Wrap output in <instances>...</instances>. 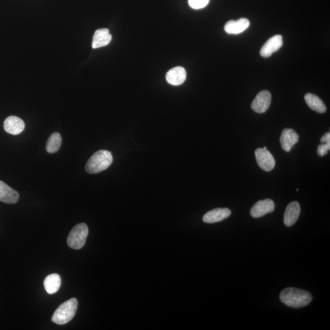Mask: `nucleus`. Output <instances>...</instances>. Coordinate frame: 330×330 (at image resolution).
<instances>
[{
    "label": "nucleus",
    "mask_w": 330,
    "mask_h": 330,
    "mask_svg": "<svg viewBox=\"0 0 330 330\" xmlns=\"http://www.w3.org/2000/svg\"><path fill=\"white\" fill-rule=\"evenodd\" d=\"M62 143L61 135L57 132L53 134L48 139L46 144V150L49 153L57 152L60 149Z\"/></svg>",
    "instance_id": "19"
},
{
    "label": "nucleus",
    "mask_w": 330,
    "mask_h": 330,
    "mask_svg": "<svg viewBox=\"0 0 330 330\" xmlns=\"http://www.w3.org/2000/svg\"><path fill=\"white\" fill-rule=\"evenodd\" d=\"M61 284L60 276L56 273L47 276L44 282L45 289L49 294H53L57 292L60 288Z\"/></svg>",
    "instance_id": "17"
},
{
    "label": "nucleus",
    "mask_w": 330,
    "mask_h": 330,
    "mask_svg": "<svg viewBox=\"0 0 330 330\" xmlns=\"http://www.w3.org/2000/svg\"><path fill=\"white\" fill-rule=\"evenodd\" d=\"M88 233V227L86 224H80L76 225L70 231L67 238V242L69 247L74 250L82 248L85 245Z\"/></svg>",
    "instance_id": "4"
},
{
    "label": "nucleus",
    "mask_w": 330,
    "mask_h": 330,
    "mask_svg": "<svg viewBox=\"0 0 330 330\" xmlns=\"http://www.w3.org/2000/svg\"><path fill=\"white\" fill-rule=\"evenodd\" d=\"M187 78V72L182 67H176L166 73V78L168 82L173 86H179L184 83Z\"/></svg>",
    "instance_id": "15"
},
{
    "label": "nucleus",
    "mask_w": 330,
    "mask_h": 330,
    "mask_svg": "<svg viewBox=\"0 0 330 330\" xmlns=\"http://www.w3.org/2000/svg\"><path fill=\"white\" fill-rule=\"evenodd\" d=\"M19 199L18 191L0 180V201L7 204H15Z\"/></svg>",
    "instance_id": "14"
},
{
    "label": "nucleus",
    "mask_w": 330,
    "mask_h": 330,
    "mask_svg": "<svg viewBox=\"0 0 330 330\" xmlns=\"http://www.w3.org/2000/svg\"><path fill=\"white\" fill-rule=\"evenodd\" d=\"M263 149H267V148H266V147H264V148Z\"/></svg>",
    "instance_id": "23"
},
{
    "label": "nucleus",
    "mask_w": 330,
    "mask_h": 330,
    "mask_svg": "<svg viewBox=\"0 0 330 330\" xmlns=\"http://www.w3.org/2000/svg\"><path fill=\"white\" fill-rule=\"evenodd\" d=\"M299 140L298 135L294 130L285 129L282 132L280 137V143L282 148L286 152L291 151L292 147L297 143Z\"/></svg>",
    "instance_id": "12"
},
{
    "label": "nucleus",
    "mask_w": 330,
    "mask_h": 330,
    "mask_svg": "<svg viewBox=\"0 0 330 330\" xmlns=\"http://www.w3.org/2000/svg\"><path fill=\"white\" fill-rule=\"evenodd\" d=\"M283 45V37L281 35L273 36L262 46L260 54L262 57L269 58L273 53L280 50Z\"/></svg>",
    "instance_id": "8"
},
{
    "label": "nucleus",
    "mask_w": 330,
    "mask_h": 330,
    "mask_svg": "<svg viewBox=\"0 0 330 330\" xmlns=\"http://www.w3.org/2000/svg\"><path fill=\"white\" fill-rule=\"evenodd\" d=\"M301 211L300 204L297 201L290 202L287 205L284 215V223L286 227H292L297 222Z\"/></svg>",
    "instance_id": "11"
},
{
    "label": "nucleus",
    "mask_w": 330,
    "mask_h": 330,
    "mask_svg": "<svg viewBox=\"0 0 330 330\" xmlns=\"http://www.w3.org/2000/svg\"><path fill=\"white\" fill-rule=\"evenodd\" d=\"M280 298L282 303L293 308L306 306L312 300L311 293L293 287H289L282 290Z\"/></svg>",
    "instance_id": "1"
},
{
    "label": "nucleus",
    "mask_w": 330,
    "mask_h": 330,
    "mask_svg": "<svg viewBox=\"0 0 330 330\" xmlns=\"http://www.w3.org/2000/svg\"><path fill=\"white\" fill-rule=\"evenodd\" d=\"M111 152L106 150L98 151L87 161L85 170L90 174H96L106 170L113 162Z\"/></svg>",
    "instance_id": "2"
},
{
    "label": "nucleus",
    "mask_w": 330,
    "mask_h": 330,
    "mask_svg": "<svg viewBox=\"0 0 330 330\" xmlns=\"http://www.w3.org/2000/svg\"><path fill=\"white\" fill-rule=\"evenodd\" d=\"M231 211L227 208H217L208 211L203 216V222L206 224H215L223 221L231 215Z\"/></svg>",
    "instance_id": "10"
},
{
    "label": "nucleus",
    "mask_w": 330,
    "mask_h": 330,
    "mask_svg": "<svg viewBox=\"0 0 330 330\" xmlns=\"http://www.w3.org/2000/svg\"><path fill=\"white\" fill-rule=\"evenodd\" d=\"M112 36L109 34V30L103 28L96 31L93 37L92 47L93 49H98L107 46L110 43Z\"/></svg>",
    "instance_id": "16"
},
{
    "label": "nucleus",
    "mask_w": 330,
    "mask_h": 330,
    "mask_svg": "<svg viewBox=\"0 0 330 330\" xmlns=\"http://www.w3.org/2000/svg\"><path fill=\"white\" fill-rule=\"evenodd\" d=\"M210 0H188L189 6L194 10H200L207 7Z\"/></svg>",
    "instance_id": "20"
},
{
    "label": "nucleus",
    "mask_w": 330,
    "mask_h": 330,
    "mask_svg": "<svg viewBox=\"0 0 330 330\" xmlns=\"http://www.w3.org/2000/svg\"><path fill=\"white\" fill-rule=\"evenodd\" d=\"M78 301L75 298L65 301L56 309L52 320L58 325H64L74 317L77 311Z\"/></svg>",
    "instance_id": "3"
},
{
    "label": "nucleus",
    "mask_w": 330,
    "mask_h": 330,
    "mask_svg": "<svg viewBox=\"0 0 330 330\" xmlns=\"http://www.w3.org/2000/svg\"><path fill=\"white\" fill-rule=\"evenodd\" d=\"M275 207V203L272 199L261 200L253 205L251 209L250 214L254 218H260L267 213L273 212Z\"/></svg>",
    "instance_id": "6"
},
{
    "label": "nucleus",
    "mask_w": 330,
    "mask_h": 330,
    "mask_svg": "<svg viewBox=\"0 0 330 330\" xmlns=\"http://www.w3.org/2000/svg\"><path fill=\"white\" fill-rule=\"evenodd\" d=\"M255 157L257 163L262 170L269 172L274 169L275 160L267 149H257L255 151Z\"/></svg>",
    "instance_id": "5"
},
{
    "label": "nucleus",
    "mask_w": 330,
    "mask_h": 330,
    "mask_svg": "<svg viewBox=\"0 0 330 330\" xmlns=\"http://www.w3.org/2000/svg\"><path fill=\"white\" fill-rule=\"evenodd\" d=\"M307 105L314 111L324 114L326 111V107L323 101L319 97L311 93H307L304 96Z\"/></svg>",
    "instance_id": "18"
},
{
    "label": "nucleus",
    "mask_w": 330,
    "mask_h": 330,
    "mask_svg": "<svg viewBox=\"0 0 330 330\" xmlns=\"http://www.w3.org/2000/svg\"><path fill=\"white\" fill-rule=\"evenodd\" d=\"M25 127L24 121L15 116L8 117L4 123L5 131L13 135L21 134L24 131Z\"/></svg>",
    "instance_id": "9"
},
{
    "label": "nucleus",
    "mask_w": 330,
    "mask_h": 330,
    "mask_svg": "<svg viewBox=\"0 0 330 330\" xmlns=\"http://www.w3.org/2000/svg\"><path fill=\"white\" fill-rule=\"evenodd\" d=\"M330 149V142L322 143V145H320L318 146L317 148V154L318 156L323 157L325 156Z\"/></svg>",
    "instance_id": "21"
},
{
    "label": "nucleus",
    "mask_w": 330,
    "mask_h": 330,
    "mask_svg": "<svg viewBox=\"0 0 330 330\" xmlns=\"http://www.w3.org/2000/svg\"><path fill=\"white\" fill-rule=\"evenodd\" d=\"M272 101V95L268 91H262L259 92L253 100L252 108L254 111L258 114H263L269 108Z\"/></svg>",
    "instance_id": "7"
},
{
    "label": "nucleus",
    "mask_w": 330,
    "mask_h": 330,
    "mask_svg": "<svg viewBox=\"0 0 330 330\" xmlns=\"http://www.w3.org/2000/svg\"><path fill=\"white\" fill-rule=\"evenodd\" d=\"M321 143H326L330 142V133L329 132H326L325 134L321 137L320 139Z\"/></svg>",
    "instance_id": "22"
},
{
    "label": "nucleus",
    "mask_w": 330,
    "mask_h": 330,
    "mask_svg": "<svg viewBox=\"0 0 330 330\" xmlns=\"http://www.w3.org/2000/svg\"><path fill=\"white\" fill-rule=\"evenodd\" d=\"M249 20L242 18L238 21H230L225 25V32L230 35H239L245 32L250 27Z\"/></svg>",
    "instance_id": "13"
}]
</instances>
